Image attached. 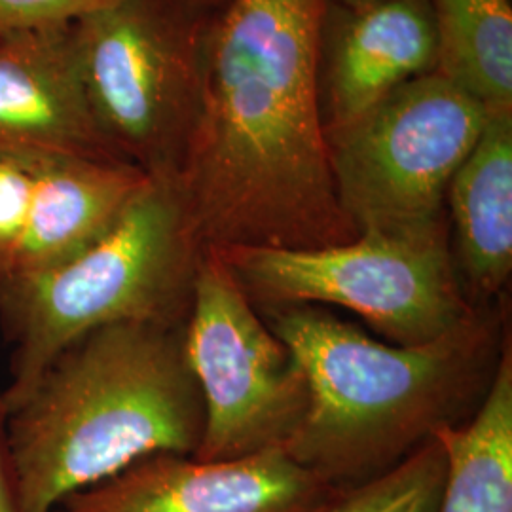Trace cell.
I'll return each instance as SVG.
<instances>
[{
    "label": "cell",
    "mask_w": 512,
    "mask_h": 512,
    "mask_svg": "<svg viewBox=\"0 0 512 512\" xmlns=\"http://www.w3.org/2000/svg\"><path fill=\"white\" fill-rule=\"evenodd\" d=\"M327 0H228L213 14L202 109L177 184L202 249H321L357 238L319 109Z\"/></svg>",
    "instance_id": "1"
},
{
    "label": "cell",
    "mask_w": 512,
    "mask_h": 512,
    "mask_svg": "<svg viewBox=\"0 0 512 512\" xmlns=\"http://www.w3.org/2000/svg\"><path fill=\"white\" fill-rule=\"evenodd\" d=\"M260 313L310 382L308 414L285 450L334 488L384 475L442 427L469 420L511 338L503 300L418 346L380 342L321 306Z\"/></svg>",
    "instance_id": "2"
},
{
    "label": "cell",
    "mask_w": 512,
    "mask_h": 512,
    "mask_svg": "<svg viewBox=\"0 0 512 512\" xmlns=\"http://www.w3.org/2000/svg\"><path fill=\"white\" fill-rule=\"evenodd\" d=\"M184 325L116 323L86 332L8 408L27 512H52L150 454L196 452L205 412Z\"/></svg>",
    "instance_id": "3"
},
{
    "label": "cell",
    "mask_w": 512,
    "mask_h": 512,
    "mask_svg": "<svg viewBox=\"0 0 512 512\" xmlns=\"http://www.w3.org/2000/svg\"><path fill=\"white\" fill-rule=\"evenodd\" d=\"M202 253L177 179L148 177L90 247L46 272L2 283L8 408L61 349L86 332L116 323L184 325Z\"/></svg>",
    "instance_id": "4"
},
{
    "label": "cell",
    "mask_w": 512,
    "mask_h": 512,
    "mask_svg": "<svg viewBox=\"0 0 512 512\" xmlns=\"http://www.w3.org/2000/svg\"><path fill=\"white\" fill-rule=\"evenodd\" d=\"M215 12L202 0H118L73 25L93 118L148 177L181 171L202 109Z\"/></svg>",
    "instance_id": "5"
},
{
    "label": "cell",
    "mask_w": 512,
    "mask_h": 512,
    "mask_svg": "<svg viewBox=\"0 0 512 512\" xmlns=\"http://www.w3.org/2000/svg\"><path fill=\"white\" fill-rule=\"evenodd\" d=\"M488 114L473 95L431 73L327 133L336 196L357 234L450 236L448 186Z\"/></svg>",
    "instance_id": "6"
},
{
    "label": "cell",
    "mask_w": 512,
    "mask_h": 512,
    "mask_svg": "<svg viewBox=\"0 0 512 512\" xmlns=\"http://www.w3.org/2000/svg\"><path fill=\"white\" fill-rule=\"evenodd\" d=\"M256 310L338 306L389 344L418 346L459 327L476 306L463 291L450 236L361 234L321 249H213Z\"/></svg>",
    "instance_id": "7"
},
{
    "label": "cell",
    "mask_w": 512,
    "mask_h": 512,
    "mask_svg": "<svg viewBox=\"0 0 512 512\" xmlns=\"http://www.w3.org/2000/svg\"><path fill=\"white\" fill-rule=\"evenodd\" d=\"M184 349L205 412L194 458L228 461L289 444L310 408L308 374L213 249L196 268Z\"/></svg>",
    "instance_id": "8"
},
{
    "label": "cell",
    "mask_w": 512,
    "mask_h": 512,
    "mask_svg": "<svg viewBox=\"0 0 512 512\" xmlns=\"http://www.w3.org/2000/svg\"><path fill=\"white\" fill-rule=\"evenodd\" d=\"M336 492L285 448L228 461L158 452L69 495L52 512H315Z\"/></svg>",
    "instance_id": "9"
},
{
    "label": "cell",
    "mask_w": 512,
    "mask_h": 512,
    "mask_svg": "<svg viewBox=\"0 0 512 512\" xmlns=\"http://www.w3.org/2000/svg\"><path fill=\"white\" fill-rule=\"evenodd\" d=\"M147 181L126 162L0 160V285L90 247Z\"/></svg>",
    "instance_id": "10"
},
{
    "label": "cell",
    "mask_w": 512,
    "mask_h": 512,
    "mask_svg": "<svg viewBox=\"0 0 512 512\" xmlns=\"http://www.w3.org/2000/svg\"><path fill=\"white\" fill-rule=\"evenodd\" d=\"M73 25L0 37V160L126 162L93 118Z\"/></svg>",
    "instance_id": "11"
},
{
    "label": "cell",
    "mask_w": 512,
    "mask_h": 512,
    "mask_svg": "<svg viewBox=\"0 0 512 512\" xmlns=\"http://www.w3.org/2000/svg\"><path fill=\"white\" fill-rule=\"evenodd\" d=\"M439 35L431 0L366 8L325 2L317 86L325 135L346 128L404 84L435 73Z\"/></svg>",
    "instance_id": "12"
},
{
    "label": "cell",
    "mask_w": 512,
    "mask_h": 512,
    "mask_svg": "<svg viewBox=\"0 0 512 512\" xmlns=\"http://www.w3.org/2000/svg\"><path fill=\"white\" fill-rule=\"evenodd\" d=\"M450 249L473 306L503 300L512 274V107L490 110L446 194Z\"/></svg>",
    "instance_id": "13"
},
{
    "label": "cell",
    "mask_w": 512,
    "mask_h": 512,
    "mask_svg": "<svg viewBox=\"0 0 512 512\" xmlns=\"http://www.w3.org/2000/svg\"><path fill=\"white\" fill-rule=\"evenodd\" d=\"M446 476L435 512H512V346L475 414L435 433Z\"/></svg>",
    "instance_id": "14"
},
{
    "label": "cell",
    "mask_w": 512,
    "mask_h": 512,
    "mask_svg": "<svg viewBox=\"0 0 512 512\" xmlns=\"http://www.w3.org/2000/svg\"><path fill=\"white\" fill-rule=\"evenodd\" d=\"M439 35L435 73L488 110L512 107L511 0H431Z\"/></svg>",
    "instance_id": "15"
},
{
    "label": "cell",
    "mask_w": 512,
    "mask_h": 512,
    "mask_svg": "<svg viewBox=\"0 0 512 512\" xmlns=\"http://www.w3.org/2000/svg\"><path fill=\"white\" fill-rule=\"evenodd\" d=\"M444 476L446 459L433 437L384 475L338 488L315 512H435Z\"/></svg>",
    "instance_id": "16"
},
{
    "label": "cell",
    "mask_w": 512,
    "mask_h": 512,
    "mask_svg": "<svg viewBox=\"0 0 512 512\" xmlns=\"http://www.w3.org/2000/svg\"><path fill=\"white\" fill-rule=\"evenodd\" d=\"M118 0H0V37L73 25Z\"/></svg>",
    "instance_id": "17"
},
{
    "label": "cell",
    "mask_w": 512,
    "mask_h": 512,
    "mask_svg": "<svg viewBox=\"0 0 512 512\" xmlns=\"http://www.w3.org/2000/svg\"><path fill=\"white\" fill-rule=\"evenodd\" d=\"M8 404L4 399V385H0V512H27L19 490L16 467L8 444Z\"/></svg>",
    "instance_id": "18"
},
{
    "label": "cell",
    "mask_w": 512,
    "mask_h": 512,
    "mask_svg": "<svg viewBox=\"0 0 512 512\" xmlns=\"http://www.w3.org/2000/svg\"><path fill=\"white\" fill-rule=\"evenodd\" d=\"M329 2L344 6V8H366V6H374V4H380L385 0H329Z\"/></svg>",
    "instance_id": "19"
},
{
    "label": "cell",
    "mask_w": 512,
    "mask_h": 512,
    "mask_svg": "<svg viewBox=\"0 0 512 512\" xmlns=\"http://www.w3.org/2000/svg\"><path fill=\"white\" fill-rule=\"evenodd\" d=\"M205 6H209V8H213V10H220L228 0H202Z\"/></svg>",
    "instance_id": "20"
}]
</instances>
